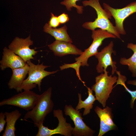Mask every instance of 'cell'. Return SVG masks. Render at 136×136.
I'll list each match as a JSON object with an SVG mask.
<instances>
[{"label":"cell","mask_w":136,"mask_h":136,"mask_svg":"<svg viewBox=\"0 0 136 136\" xmlns=\"http://www.w3.org/2000/svg\"><path fill=\"white\" fill-rule=\"evenodd\" d=\"M52 88L50 87L40 95L36 105L25 114L23 119H30L35 126L38 127L43 124L47 115L52 111L54 104L51 99Z\"/></svg>","instance_id":"obj_2"},{"label":"cell","mask_w":136,"mask_h":136,"mask_svg":"<svg viewBox=\"0 0 136 136\" xmlns=\"http://www.w3.org/2000/svg\"><path fill=\"white\" fill-rule=\"evenodd\" d=\"M127 83L129 84L136 86V80H129L127 81Z\"/></svg>","instance_id":"obj_26"},{"label":"cell","mask_w":136,"mask_h":136,"mask_svg":"<svg viewBox=\"0 0 136 136\" xmlns=\"http://www.w3.org/2000/svg\"><path fill=\"white\" fill-rule=\"evenodd\" d=\"M115 72L118 76V79L116 84L113 87L118 84L124 87L125 90L129 93L131 95V99L130 101V107L131 108L133 109L134 101L136 99V90L132 91L129 89L125 84V82L126 81L127 79L126 77L121 75L120 72L119 71L116 70Z\"/></svg>","instance_id":"obj_20"},{"label":"cell","mask_w":136,"mask_h":136,"mask_svg":"<svg viewBox=\"0 0 136 136\" xmlns=\"http://www.w3.org/2000/svg\"><path fill=\"white\" fill-rule=\"evenodd\" d=\"M6 126L3 136H15L16 131L15 124L21 115V114L17 110L11 112H5Z\"/></svg>","instance_id":"obj_16"},{"label":"cell","mask_w":136,"mask_h":136,"mask_svg":"<svg viewBox=\"0 0 136 136\" xmlns=\"http://www.w3.org/2000/svg\"><path fill=\"white\" fill-rule=\"evenodd\" d=\"M40 96V95L30 90H24L11 97L1 101L0 106L12 105L28 111L35 106Z\"/></svg>","instance_id":"obj_6"},{"label":"cell","mask_w":136,"mask_h":136,"mask_svg":"<svg viewBox=\"0 0 136 136\" xmlns=\"http://www.w3.org/2000/svg\"><path fill=\"white\" fill-rule=\"evenodd\" d=\"M51 17L48 22L49 26L53 28H55L58 26L60 24L58 17L55 16L52 13H51Z\"/></svg>","instance_id":"obj_23"},{"label":"cell","mask_w":136,"mask_h":136,"mask_svg":"<svg viewBox=\"0 0 136 136\" xmlns=\"http://www.w3.org/2000/svg\"><path fill=\"white\" fill-rule=\"evenodd\" d=\"M12 74L8 83L9 89L16 90L22 84L28 73L29 66L26 63L23 67L12 69Z\"/></svg>","instance_id":"obj_15"},{"label":"cell","mask_w":136,"mask_h":136,"mask_svg":"<svg viewBox=\"0 0 136 136\" xmlns=\"http://www.w3.org/2000/svg\"><path fill=\"white\" fill-rule=\"evenodd\" d=\"M43 62L39 64L35 65L30 60L27 62L29 66L28 76L23 81L21 85L16 90L18 92L22 90H30L36 87L38 85L39 90H41V85L42 80L45 77L57 73L58 70L52 72H48L45 70V69L50 66L45 65Z\"/></svg>","instance_id":"obj_3"},{"label":"cell","mask_w":136,"mask_h":136,"mask_svg":"<svg viewBox=\"0 0 136 136\" xmlns=\"http://www.w3.org/2000/svg\"><path fill=\"white\" fill-rule=\"evenodd\" d=\"M109 72L107 71L95 78V84L91 87V89L95 93L96 100L105 108L107 100L114 88L113 85L117 82L118 77L108 76Z\"/></svg>","instance_id":"obj_4"},{"label":"cell","mask_w":136,"mask_h":136,"mask_svg":"<svg viewBox=\"0 0 136 136\" xmlns=\"http://www.w3.org/2000/svg\"><path fill=\"white\" fill-rule=\"evenodd\" d=\"M127 47L132 51L133 54L127 59L125 57L121 58L120 63L122 65H127L129 70L132 73V76L136 77V44L128 43Z\"/></svg>","instance_id":"obj_19"},{"label":"cell","mask_w":136,"mask_h":136,"mask_svg":"<svg viewBox=\"0 0 136 136\" xmlns=\"http://www.w3.org/2000/svg\"><path fill=\"white\" fill-rule=\"evenodd\" d=\"M58 18L60 24L65 23L68 21L69 19L68 15L64 13L58 16Z\"/></svg>","instance_id":"obj_25"},{"label":"cell","mask_w":136,"mask_h":136,"mask_svg":"<svg viewBox=\"0 0 136 136\" xmlns=\"http://www.w3.org/2000/svg\"><path fill=\"white\" fill-rule=\"evenodd\" d=\"M104 9L111 18L112 16L115 20V27L119 33L125 35L126 31L123 26L125 20L131 15L136 12V1L130 3L121 9L113 8L106 3L103 4Z\"/></svg>","instance_id":"obj_7"},{"label":"cell","mask_w":136,"mask_h":136,"mask_svg":"<svg viewBox=\"0 0 136 136\" xmlns=\"http://www.w3.org/2000/svg\"><path fill=\"white\" fill-rule=\"evenodd\" d=\"M85 86L88 90V96L85 100L83 101L81 99V94L78 93L79 102L75 108V109L77 110H80L84 108V109L83 114L84 116L90 113L91 110L93 107V104L96 100L95 96L93 94V91L91 88L86 85Z\"/></svg>","instance_id":"obj_18"},{"label":"cell","mask_w":136,"mask_h":136,"mask_svg":"<svg viewBox=\"0 0 136 136\" xmlns=\"http://www.w3.org/2000/svg\"><path fill=\"white\" fill-rule=\"evenodd\" d=\"M66 25L59 28H52L46 23L43 27V31L53 37L56 40L60 41L72 43L73 41L67 32Z\"/></svg>","instance_id":"obj_17"},{"label":"cell","mask_w":136,"mask_h":136,"mask_svg":"<svg viewBox=\"0 0 136 136\" xmlns=\"http://www.w3.org/2000/svg\"><path fill=\"white\" fill-rule=\"evenodd\" d=\"M91 37L93 42L90 46L84 50L79 57L75 58L76 61L81 63V66H89L88 60L89 58L95 55L98 52V49L102 44L103 41L106 38H116V37L107 30L99 29L92 31Z\"/></svg>","instance_id":"obj_5"},{"label":"cell","mask_w":136,"mask_h":136,"mask_svg":"<svg viewBox=\"0 0 136 136\" xmlns=\"http://www.w3.org/2000/svg\"><path fill=\"white\" fill-rule=\"evenodd\" d=\"M100 120V128L98 136H102L108 131L116 129L117 126L114 122L111 108L107 106L102 109L98 106L94 110Z\"/></svg>","instance_id":"obj_12"},{"label":"cell","mask_w":136,"mask_h":136,"mask_svg":"<svg viewBox=\"0 0 136 136\" xmlns=\"http://www.w3.org/2000/svg\"><path fill=\"white\" fill-rule=\"evenodd\" d=\"M33 43L30 35L24 39L16 37L8 46V48L21 57L26 62L31 59H34L33 56L38 52L35 49L30 48L29 46Z\"/></svg>","instance_id":"obj_10"},{"label":"cell","mask_w":136,"mask_h":136,"mask_svg":"<svg viewBox=\"0 0 136 136\" xmlns=\"http://www.w3.org/2000/svg\"><path fill=\"white\" fill-rule=\"evenodd\" d=\"M75 62L71 64L64 63V64L59 66L61 70L69 68H73L75 70L76 75L80 80L85 86V82L83 81L80 77V67L81 66V62L78 61H76Z\"/></svg>","instance_id":"obj_22"},{"label":"cell","mask_w":136,"mask_h":136,"mask_svg":"<svg viewBox=\"0 0 136 136\" xmlns=\"http://www.w3.org/2000/svg\"><path fill=\"white\" fill-rule=\"evenodd\" d=\"M99 0H88L82 2L85 7L89 6L95 10L97 18L93 21L86 22L82 25V27L87 29L91 30L99 28L107 31L115 36L117 38L121 39L120 35L118 32L115 26L111 22V18L104 9L102 8Z\"/></svg>","instance_id":"obj_1"},{"label":"cell","mask_w":136,"mask_h":136,"mask_svg":"<svg viewBox=\"0 0 136 136\" xmlns=\"http://www.w3.org/2000/svg\"><path fill=\"white\" fill-rule=\"evenodd\" d=\"M6 117L4 113L1 112L0 113V133L4 129V126L6 123V120H5Z\"/></svg>","instance_id":"obj_24"},{"label":"cell","mask_w":136,"mask_h":136,"mask_svg":"<svg viewBox=\"0 0 136 136\" xmlns=\"http://www.w3.org/2000/svg\"><path fill=\"white\" fill-rule=\"evenodd\" d=\"M3 54L2 59L0 61L2 70L8 68L12 69L22 67L26 63L21 57L6 47L3 49Z\"/></svg>","instance_id":"obj_14"},{"label":"cell","mask_w":136,"mask_h":136,"mask_svg":"<svg viewBox=\"0 0 136 136\" xmlns=\"http://www.w3.org/2000/svg\"><path fill=\"white\" fill-rule=\"evenodd\" d=\"M54 117H56L58 121V125L53 129L49 128L42 124L37 127L38 132L36 136H51L59 134L65 136H71L73 128L71 124L66 121L63 116L62 110L59 109L54 110L53 113Z\"/></svg>","instance_id":"obj_8"},{"label":"cell","mask_w":136,"mask_h":136,"mask_svg":"<svg viewBox=\"0 0 136 136\" xmlns=\"http://www.w3.org/2000/svg\"><path fill=\"white\" fill-rule=\"evenodd\" d=\"M114 45L113 42L111 41L108 45L95 55L98 61L96 67V69L98 73H101L106 71L108 67L110 66L112 67V75H114L117 70V67L116 65L117 63L113 61L111 57L112 53L114 55L116 54V52L113 49Z\"/></svg>","instance_id":"obj_11"},{"label":"cell","mask_w":136,"mask_h":136,"mask_svg":"<svg viewBox=\"0 0 136 136\" xmlns=\"http://www.w3.org/2000/svg\"><path fill=\"white\" fill-rule=\"evenodd\" d=\"M65 115L70 116L75 126L72 131L74 136H92L95 131L87 126L83 121L80 110H77L71 105H65L64 109Z\"/></svg>","instance_id":"obj_9"},{"label":"cell","mask_w":136,"mask_h":136,"mask_svg":"<svg viewBox=\"0 0 136 136\" xmlns=\"http://www.w3.org/2000/svg\"><path fill=\"white\" fill-rule=\"evenodd\" d=\"M48 47L55 56L60 57L69 54L80 55L83 52L72 43L64 41L55 40Z\"/></svg>","instance_id":"obj_13"},{"label":"cell","mask_w":136,"mask_h":136,"mask_svg":"<svg viewBox=\"0 0 136 136\" xmlns=\"http://www.w3.org/2000/svg\"><path fill=\"white\" fill-rule=\"evenodd\" d=\"M80 0H64L60 3V4L65 6L67 10L71 11V8L73 7L76 8L77 9V13L79 14L83 13V7L77 5L76 2Z\"/></svg>","instance_id":"obj_21"}]
</instances>
